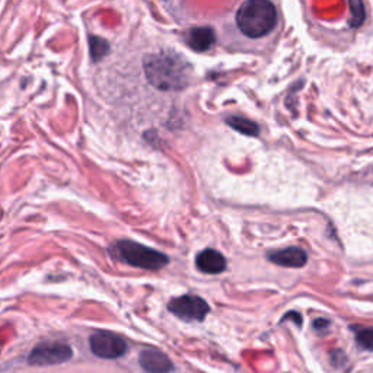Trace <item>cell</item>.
I'll use <instances>...</instances> for the list:
<instances>
[{
	"mask_svg": "<svg viewBox=\"0 0 373 373\" xmlns=\"http://www.w3.org/2000/svg\"><path fill=\"white\" fill-rule=\"evenodd\" d=\"M89 51H91V57L93 62L101 60L102 57H105L110 51V44L105 41L104 38L99 37H93L91 35L89 37Z\"/></svg>",
	"mask_w": 373,
	"mask_h": 373,
	"instance_id": "4fadbf2b",
	"label": "cell"
},
{
	"mask_svg": "<svg viewBox=\"0 0 373 373\" xmlns=\"http://www.w3.org/2000/svg\"><path fill=\"white\" fill-rule=\"evenodd\" d=\"M115 251L124 263L133 267L145 268V270H160L169 263V258L165 254L127 239L117 242Z\"/></svg>",
	"mask_w": 373,
	"mask_h": 373,
	"instance_id": "3957f363",
	"label": "cell"
},
{
	"mask_svg": "<svg viewBox=\"0 0 373 373\" xmlns=\"http://www.w3.org/2000/svg\"><path fill=\"white\" fill-rule=\"evenodd\" d=\"M267 258L280 267H289V268H300L308 261L306 252L296 247L270 252L267 255Z\"/></svg>",
	"mask_w": 373,
	"mask_h": 373,
	"instance_id": "ba28073f",
	"label": "cell"
},
{
	"mask_svg": "<svg viewBox=\"0 0 373 373\" xmlns=\"http://www.w3.org/2000/svg\"><path fill=\"white\" fill-rule=\"evenodd\" d=\"M145 73L152 86L160 91H182L190 84V66L175 53H156L145 58Z\"/></svg>",
	"mask_w": 373,
	"mask_h": 373,
	"instance_id": "6da1fadb",
	"label": "cell"
},
{
	"mask_svg": "<svg viewBox=\"0 0 373 373\" xmlns=\"http://www.w3.org/2000/svg\"><path fill=\"white\" fill-rule=\"evenodd\" d=\"M350 6V27L359 28L365 23L366 21V6L363 0H348Z\"/></svg>",
	"mask_w": 373,
	"mask_h": 373,
	"instance_id": "7c38bea8",
	"label": "cell"
},
{
	"mask_svg": "<svg viewBox=\"0 0 373 373\" xmlns=\"http://www.w3.org/2000/svg\"><path fill=\"white\" fill-rule=\"evenodd\" d=\"M286 320H293V321H296L298 325L302 324V320H300V317H299V313H296V312H289V313H286V317L283 318V321H286Z\"/></svg>",
	"mask_w": 373,
	"mask_h": 373,
	"instance_id": "9a60e30c",
	"label": "cell"
},
{
	"mask_svg": "<svg viewBox=\"0 0 373 373\" xmlns=\"http://www.w3.org/2000/svg\"><path fill=\"white\" fill-rule=\"evenodd\" d=\"M168 309L175 317L185 321H203L210 311L207 302L194 295L175 298L168 303Z\"/></svg>",
	"mask_w": 373,
	"mask_h": 373,
	"instance_id": "5b68a950",
	"label": "cell"
},
{
	"mask_svg": "<svg viewBox=\"0 0 373 373\" xmlns=\"http://www.w3.org/2000/svg\"><path fill=\"white\" fill-rule=\"evenodd\" d=\"M92 353L101 359H119L127 352V343L110 331L95 333L89 340Z\"/></svg>",
	"mask_w": 373,
	"mask_h": 373,
	"instance_id": "8992f818",
	"label": "cell"
},
{
	"mask_svg": "<svg viewBox=\"0 0 373 373\" xmlns=\"http://www.w3.org/2000/svg\"><path fill=\"white\" fill-rule=\"evenodd\" d=\"M139 363L146 373H169L173 369L169 357L156 348H146L139 354Z\"/></svg>",
	"mask_w": 373,
	"mask_h": 373,
	"instance_id": "52a82bcc",
	"label": "cell"
},
{
	"mask_svg": "<svg viewBox=\"0 0 373 373\" xmlns=\"http://www.w3.org/2000/svg\"><path fill=\"white\" fill-rule=\"evenodd\" d=\"M326 325H328V321H326V320H317L313 322V328H317V330L326 328Z\"/></svg>",
	"mask_w": 373,
	"mask_h": 373,
	"instance_id": "2e32d148",
	"label": "cell"
},
{
	"mask_svg": "<svg viewBox=\"0 0 373 373\" xmlns=\"http://www.w3.org/2000/svg\"><path fill=\"white\" fill-rule=\"evenodd\" d=\"M226 124L230 125L233 130H237L241 134L250 136V137H255V136H258V133H260L258 124L248 120V119H243V117H238V115L229 117V119H226Z\"/></svg>",
	"mask_w": 373,
	"mask_h": 373,
	"instance_id": "8fae6325",
	"label": "cell"
},
{
	"mask_svg": "<svg viewBox=\"0 0 373 373\" xmlns=\"http://www.w3.org/2000/svg\"><path fill=\"white\" fill-rule=\"evenodd\" d=\"M73 357V350L63 343H44L35 347L28 356V363L32 366L62 365Z\"/></svg>",
	"mask_w": 373,
	"mask_h": 373,
	"instance_id": "277c9868",
	"label": "cell"
},
{
	"mask_svg": "<svg viewBox=\"0 0 373 373\" xmlns=\"http://www.w3.org/2000/svg\"><path fill=\"white\" fill-rule=\"evenodd\" d=\"M237 25L250 38H261L277 25V10L270 0H245L237 12Z\"/></svg>",
	"mask_w": 373,
	"mask_h": 373,
	"instance_id": "7a4b0ae2",
	"label": "cell"
},
{
	"mask_svg": "<svg viewBox=\"0 0 373 373\" xmlns=\"http://www.w3.org/2000/svg\"><path fill=\"white\" fill-rule=\"evenodd\" d=\"M356 341L365 350H373V328L368 326H353Z\"/></svg>",
	"mask_w": 373,
	"mask_h": 373,
	"instance_id": "5bb4252c",
	"label": "cell"
},
{
	"mask_svg": "<svg viewBox=\"0 0 373 373\" xmlns=\"http://www.w3.org/2000/svg\"><path fill=\"white\" fill-rule=\"evenodd\" d=\"M195 265L206 274H219L226 270V260L216 250H204L197 255Z\"/></svg>",
	"mask_w": 373,
	"mask_h": 373,
	"instance_id": "9c48e42d",
	"label": "cell"
},
{
	"mask_svg": "<svg viewBox=\"0 0 373 373\" xmlns=\"http://www.w3.org/2000/svg\"><path fill=\"white\" fill-rule=\"evenodd\" d=\"M215 41L216 35L210 27H195L186 34V44L190 45V49L198 53L207 51L215 44Z\"/></svg>",
	"mask_w": 373,
	"mask_h": 373,
	"instance_id": "30bf717a",
	"label": "cell"
}]
</instances>
